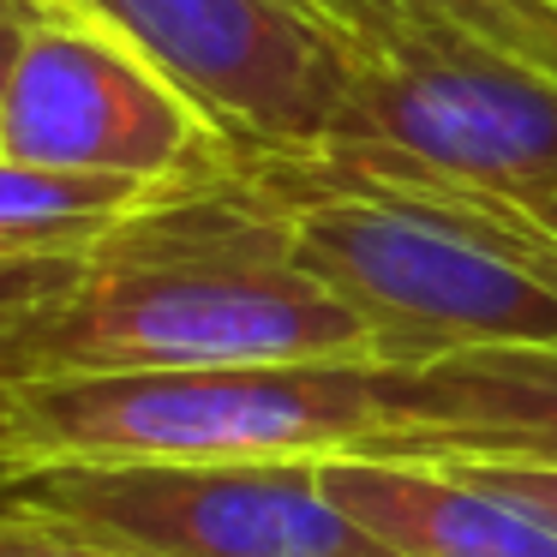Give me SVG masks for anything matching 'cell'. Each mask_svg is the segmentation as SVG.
<instances>
[{
    "label": "cell",
    "mask_w": 557,
    "mask_h": 557,
    "mask_svg": "<svg viewBox=\"0 0 557 557\" xmlns=\"http://www.w3.org/2000/svg\"><path fill=\"white\" fill-rule=\"evenodd\" d=\"M18 30H25V18H0V97H7V73H13Z\"/></svg>",
    "instance_id": "cell-14"
},
{
    "label": "cell",
    "mask_w": 557,
    "mask_h": 557,
    "mask_svg": "<svg viewBox=\"0 0 557 557\" xmlns=\"http://www.w3.org/2000/svg\"><path fill=\"white\" fill-rule=\"evenodd\" d=\"M0 473H7V461H0Z\"/></svg>",
    "instance_id": "cell-18"
},
{
    "label": "cell",
    "mask_w": 557,
    "mask_h": 557,
    "mask_svg": "<svg viewBox=\"0 0 557 557\" xmlns=\"http://www.w3.org/2000/svg\"><path fill=\"white\" fill-rule=\"evenodd\" d=\"M0 157L145 186H174L234 162L157 66L61 7H42L18 30L0 97Z\"/></svg>",
    "instance_id": "cell-7"
},
{
    "label": "cell",
    "mask_w": 557,
    "mask_h": 557,
    "mask_svg": "<svg viewBox=\"0 0 557 557\" xmlns=\"http://www.w3.org/2000/svg\"><path fill=\"white\" fill-rule=\"evenodd\" d=\"M162 186L121 181V174H66L37 162L0 157V258H49L78 252L102 228L138 210Z\"/></svg>",
    "instance_id": "cell-11"
},
{
    "label": "cell",
    "mask_w": 557,
    "mask_h": 557,
    "mask_svg": "<svg viewBox=\"0 0 557 557\" xmlns=\"http://www.w3.org/2000/svg\"><path fill=\"white\" fill-rule=\"evenodd\" d=\"M37 0H0V18H37Z\"/></svg>",
    "instance_id": "cell-15"
},
{
    "label": "cell",
    "mask_w": 557,
    "mask_h": 557,
    "mask_svg": "<svg viewBox=\"0 0 557 557\" xmlns=\"http://www.w3.org/2000/svg\"><path fill=\"white\" fill-rule=\"evenodd\" d=\"M7 396H13V377H7V366H0V420H7Z\"/></svg>",
    "instance_id": "cell-17"
},
{
    "label": "cell",
    "mask_w": 557,
    "mask_h": 557,
    "mask_svg": "<svg viewBox=\"0 0 557 557\" xmlns=\"http://www.w3.org/2000/svg\"><path fill=\"white\" fill-rule=\"evenodd\" d=\"M456 468H468L480 485L504 492L509 504H521L528 516H540L557 533V468H533V461H473V456H449Z\"/></svg>",
    "instance_id": "cell-13"
},
{
    "label": "cell",
    "mask_w": 557,
    "mask_h": 557,
    "mask_svg": "<svg viewBox=\"0 0 557 557\" xmlns=\"http://www.w3.org/2000/svg\"><path fill=\"white\" fill-rule=\"evenodd\" d=\"M360 54H480L557 73L552 0H318Z\"/></svg>",
    "instance_id": "cell-10"
},
{
    "label": "cell",
    "mask_w": 557,
    "mask_h": 557,
    "mask_svg": "<svg viewBox=\"0 0 557 557\" xmlns=\"http://www.w3.org/2000/svg\"><path fill=\"white\" fill-rule=\"evenodd\" d=\"M37 7H42V0H37Z\"/></svg>",
    "instance_id": "cell-19"
},
{
    "label": "cell",
    "mask_w": 557,
    "mask_h": 557,
    "mask_svg": "<svg viewBox=\"0 0 557 557\" xmlns=\"http://www.w3.org/2000/svg\"><path fill=\"white\" fill-rule=\"evenodd\" d=\"M552 7H557V0H552Z\"/></svg>",
    "instance_id": "cell-20"
},
{
    "label": "cell",
    "mask_w": 557,
    "mask_h": 557,
    "mask_svg": "<svg viewBox=\"0 0 557 557\" xmlns=\"http://www.w3.org/2000/svg\"><path fill=\"white\" fill-rule=\"evenodd\" d=\"M324 497L389 557H557V533L449 456H318Z\"/></svg>",
    "instance_id": "cell-9"
},
{
    "label": "cell",
    "mask_w": 557,
    "mask_h": 557,
    "mask_svg": "<svg viewBox=\"0 0 557 557\" xmlns=\"http://www.w3.org/2000/svg\"><path fill=\"white\" fill-rule=\"evenodd\" d=\"M372 360H252L18 377L0 461H222L342 456L377 432Z\"/></svg>",
    "instance_id": "cell-3"
},
{
    "label": "cell",
    "mask_w": 557,
    "mask_h": 557,
    "mask_svg": "<svg viewBox=\"0 0 557 557\" xmlns=\"http://www.w3.org/2000/svg\"><path fill=\"white\" fill-rule=\"evenodd\" d=\"M0 509H30L133 557H389L318 485V456L7 461Z\"/></svg>",
    "instance_id": "cell-4"
},
{
    "label": "cell",
    "mask_w": 557,
    "mask_h": 557,
    "mask_svg": "<svg viewBox=\"0 0 557 557\" xmlns=\"http://www.w3.org/2000/svg\"><path fill=\"white\" fill-rule=\"evenodd\" d=\"M528 210L545 222V228H557V193H552V198H540V205H528Z\"/></svg>",
    "instance_id": "cell-16"
},
{
    "label": "cell",
    "mask_w": 557,
    "mask_h": 557,
    "mask_svg": "<svg viewBox=\"0 0 557 557\" xmlns=\"http://www.w3.org/2000/svg\"><path fill=\"white\" fill-rule=\"evenodd\" d=\"M377 432L366 456H473L557 468V342H497L366 372Z\"/></svg>",
    "instance_id": "cell-8"
},
{
    "label": "cell",
    "mask_w": 557,
    "mask_h": 557,
    "mask_svg": "<svg viewBox=\"0 0 557 557\" xmlns=\"http://www.w3.org/2000/svg\"><path fill=\"white\" fill-rule=\"evenodd\" d=\"M121 37L210 121L234 162L318 157L360 42L318 0H42Z\"/></svg>",
    "instance_id": "cell-5"
},
{
    "label": "cell",
    "mask_w": 557,
    "mask_h": 557,
    "mask_svg": "<svg viewBox=\"0 0 557 557\" xmlns=\"http://www.w3.org/2000/svg\"><path fill=\"white\" fill-rule=\"evenodd\" d=\"M282 210L300 264L413 366L497 342H557V228L528 205L354 157L240 162Z\"/></svg>",
    "instance_id": "cell-2"
},
{
    "label": "cell",
    "mask_w": 557,
    "mask_h": 557,
    "mask_svg": "<svg viewBox=\"0 0 557 557\" xmlns=\"http://www.w3.org/2000/svg\"><path fill=\"white\" fill-rule=\"evenodd\" d=\"M318 157L389 162L540 205L557 193V73L480 54H360Z\"/></svg>",
    "instance_id": "cell-6"
},
{
    "label": "cell",
    "mask_w": 557,
    "mask_h": 557,
    "mask_svg": "<svg viewBox=\"0 0 557 557\" xmlns=\"http://www.w3.org/2000/svg\"><path fill=\"white\" fill-rule=\"evenodd\" d=\"M0 557H133L30 509H0Z\"/></svg>",
    "instance_id": "cell-12"
},
{
    "label": "cell",
    "mask_w": 557,
    "mask_h": 557,
    "mask_svg": "<svg viewBox=\"0 0 557 557\" xmlns=\"http://www.w3.org/2000/svg\"><path fill=\"white\" fill-rule=\"evenodd\" d=\"M252 360H372V336L300 264L288 210L240 162L150 193L78 252L0 270L13 384Z\"/></svg>",
    "instance_id": "cell-1"
}]
</instances>
